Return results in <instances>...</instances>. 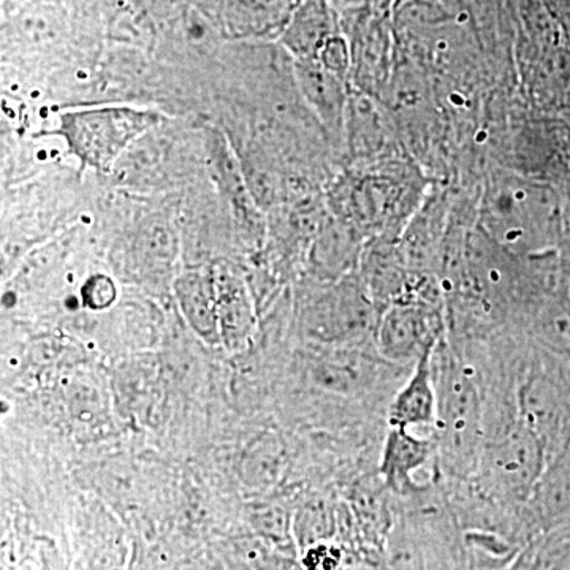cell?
<instances>
[{
  "label": "cell",
  "instance_id": "9a60e30c",
  "mask_svg": "<svg viewBox=\"0 0 570 570\" xmlns=\"http://www.w3.org/2000/svg\"><path fill=\"white\" fill-rule=\"evenodd\" d=\"M82 295H85L86 303H88L89 306L100 309V307L110 305L112 299H115V285H112L108 277L94 276L89 279V283L86 284Z\"/></svg>",
  "mask_w": 570,
  "mask_h": 570
},
{
  "label": "cell",
  "instance_id": "6da1fadb",
  "mask_svg": "<svg viewBox=\"0 0 570 570\" xmlns=\"http://www.w3.org/2000/svg\"><path fill=\"white\" fill-rule=\"evenodd\" d=\"M438 395V452L450 474L478 469L482 450V406L474 381L445 348L433 354Z\"/></svg>",
  "mask_w": 570,
  "mask_h": 570
},
{
  "label": "cell",
  "instance_id": "5bb4252c",
  "mask_svg": "<svg viewBox=\"0 0 570 570\" xmlns=\"http://www.w3.org/2000/svg\"><path fill=\"white\" fill-rule=\"evenodd\" d=\"M253 524L258 534L275 546L284 547L291 540V523L287 513L277 508L258 510L253 519Z\"/></svg>",
  "mask_w": 570,
  "mask_h": 570
},
{
  "label": "cell",
  "instance_id": "52a82bcc",
  "mask_svg": "<svg viewBox=\"0 0 570 570\" xmlns=\"http://www.w3.org/2000/svg\"><path fill=\"white\" fill-rule=\"evenodd\" d=\"M433 354L423 356L415 363L411 379L393 397L389 407L390 426L414 433L420 428L436 426L438 395L434 385Z\"/></svg>",
  "mask_w": 570,
  "mask_h": 570
},
{
  "label": "cell",
  "instance_id": "9c48e42d",
  "mask_svg": "<svg viewBox=\"0 0 570 570\" xmlns=\"http://www.w3.org/2000/svg\"><path fill=\"white\" fill-rule=\"evenodd\" d=\"M335 36L332 13L325 0H302L285 29L283 43L299 61L317 62L325 45Z\"/></svg>",
  "mask_w": 570,
  "mask_h": 570
},
{
  "label": "cell",
  "instance_id": "3957f363",
  "mask_svg": "<svg viewBox=\"0 0 570 570\" xmlns=\"http://www.w3.org/2000/svg\"><path fill=\"white\" fill-rule=\"evenodd\" d=\"M546 449L543 439L527 422L483 441L478 464L483 487L502 499L528 501L546 472Z\"/></svg>",
  "mask_w": 570,
  "mask_h": 570
},
{
  "label": "cell",
  "instance_id": "8fae6325",
  "mask_svg": "<svg viewBox=\"0 0 570 570\" xmlns=\"http://www.w3.org/2000/svg\"><path fill=\"white\" fill-rule=\"evenodd\" d=\"M176 296L184 316L198 335L212 343L220 340L213 273H186L176 283Z\"/></svg>",
  "mask_w": 570,
  "mask_h": 570
},
{
  "label": "cell",
  "instance_id": "277c9868",
  "mask_svg": "<svg viewBox=\"0 0 570 570\" xmlns=\"http://www.w3.org/2000/svg\"><path fill=\"white\" fill-rule=\"evenodd\" d=\"M379 351L389 362L417 363L439 346V321L422 305L392 307L382 318L377 332Z\"/></svg>",
  "mask_w": 570,
  "mask_h": 570
},
{
  "label": "cell",
  "instance_id": "4fadbf2b",
  "mask_svg": "<svg viewBox=\"0 0 570 570\" xmlns=\"http://www.w3.org/2000/svg\"><path fill=\"white\" fill-rule=\"evenodd\" d=\"M543 519L557 524L570 521V449L547 466L534 497Z\"/></svg>",
  "mask_w": 570,
  "mask_h": 570
},
{
  "label": "cell",
  "instance_id": "ac0fdd59",
  "mask_svg": "<svg viewBox=\"0 0 570 570\" xmlns=\"http://www.w3.org/2000/svg\"><path fill=\"white\" fill-rule=\"evenodd\" d=\"M387 570H390V569H387Z\"/></svg>",
  "mask_w": 570,
  "mask_h": 570
},
{
  "label": "cell",
  "instance_id": "30bf717a",
  "mask_svg": "<svg viewBox=\"0 0 570 570\" xmlns=\"http://www.w3.org/2000/svg\"><path fill=\"white\" fill-rule=\"evenodd\" d=\"M213 275L220 340L230 346H238L253 330L254 314L249 295L242 279L227 269H217Z\"/></svg>",
  "mask_w": 570,
  "mask_h": 570
},
{
  "label": "cell",
  "instance_id": "2e32d148",
  "mask_svg": "<svg viewBox=\"0 0 570 570\" xmlns=\"http://www.w3.org/2000/svg\"><path fill=\"white\" fill-rule=\"evenodd\" d=\"M483 570H519V569L513 568V564H512V566H502V568L483 569Z\"/></svg>",
  "mask_w": 570,
  "mask_h": 570
},
{
  "label": "cell",
  "instance_id": "e0dca14e",
  "mask_svg": "<svg viewBox=\"0 0 570 570\" xmlns=\"http://www.w3.org/2000/svg\"><path fill=\"white\" fill-rule=\"evenodd\" d=\"M562 570H570V561H569V564H568V566H566V568H564V569H562Z\"/></svg>",
  "mask_w": 570,
  "mask_h": 570
},
{
  "label": "cell",
  "instance_id": "8992f818",
  "mask_svg": "<svg viewBox=\"0 0 570 570\" xmlns=\"http://www.w3.org/2000/svg\"><path fill=\"white\" fill-rule=\"evenodd\" d=\"M371 325L370 303L355 287H341L325 296L307 318L311 336L332 344L354 343L366 336Z\"/></svg>",
  "mask_w": 570,
  "mask_h": 570
},
{
  "label": "cell",
  "instance_id": "7a4b0ae2",
  "mask_svg": "<svg viewBox=\"0 0 570 570\" xmlns=\"http://www.w3.org/2000/svg\"><path fill=\"white\" fill-rule=\"evenodd\" d=\"M159 116L129 107L69 111L61 116L58 134L82 167L107 171L138 137L153 129Z\"/></svg>",
  "mask_w": 570,
  "mask_h": 570
},
{
  "label": "cell",
  "instance_id": "5b68a950",
  "mask_svg": "<svg viewBox=\"0 0 570 570\" xmlns=\"http://www.w3.org/2000/svg\"><path fill=\"white\" fill-rule=\"evenodd\" d=\"M302 0H209L217 28L232 40L283 37Z\"/></svg>",
  "mask_w": 570,
  "mask_h": 570
},
{
  "label": "cell",
  "instance_id": "7c38bea8",
  "mask_svg": "<svg viewBox=\"0 0 570 570\" xmlns=\"http://www.w3.org/2000/svg\"><path fill=\"white\" fill-rule=\"evenodd\" d=\"M363 355L355 352L325 354L314 365V377L322 387L336 392L347 393L365 387L373 377L374 367L373 362Z\"/></svg>",
  "mask_w": 570,
  "mask_h": 570
},
{
  "label": "cell",
  "instance_id": "ba28073f",
  "mask_svg": "<svg viewBox=\"0 0 570 570\" xmlns=\"http://www.w3.org/2000/svg\"><path fill=\"white\" fill-rule=\"evenodd\" d=\"M436 449L430 439L420 438L414 431L392 428L381 463V474L389 489L400 494L417 489L414 475L433 459Z\"/></svg>",
  "mask_w": 570,
  "mask_h": 570
}]
</instances>
